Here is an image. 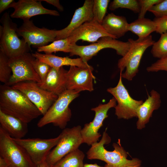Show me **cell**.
<instances>
[{
	"instance_id": "cell-1",
	"label": "cell",
	"mask_w": 167,
	"mask_h": 167,
	"mask_svg": "<svg viewBox=\"0 0 167 167\" xmlns=\"http://www.w3.org/2000/svg\"><path fill=\"white\" fill-rule=\"evenodd\" d=\"M0 110L28 123L41 113L22 92L11 86H0Z\"/></svg>"
},
{
	"instance_id": "cell-2",
	"label": "cell",
	"mask_w": 167,
	"mask_h": 167,
	"mask_svg": "<svg viewBox=\"0 0 167 167\" xmlns=\"http://www.w3.org/2000/svg\"><path fill=\"white\" fill-rule=\"evenodd\" d=\"M106 129L103 132L101 140L91 145L87 152L88 159L100 160L113 167H139L141 162L139 159H127V153L121 146L120 140L117 143H113V151H109L105 148L104 145L111 141Z\"/></svg>"
},
{
	"instance_id": "cell-3",
	"label": "cell",
	"mask_w": 167,
	"mask_h": 167,
	"mask_svg": "<svg viewBox=\"0 0 167 167\" xmlns=\"http://www.w3.org/2000/svg\"><path fill=\"white\" fill-rule=\"evenodd\" d=\"M0 25V49L10 58L28 53L30 47L17 33L18 28L9 13L5 12L1 17Z\"/></svg>"
},
{
	"instance_id": "cell-4",
	"label": "cell",
	"mask_w": 167,
	"mask_h": 167,
	"mask_svg": "<svg viewBox=\"0 0 167 167\" xmlns=\"http://www.w3.org/2000/svg\"><path fill=\"white\" fill-rule=\"evenodd\" d=\"M79 92L75 90H66L58 96L57 100L38 122V127H41L52 123L61 129L66 128L71 117L69 105L79 96Z\"/></svg>"
},
{
	"instance_id": "cell-5",
	"label": "cell",
	"mask_w": 167,
	"mask_h": 167,
	"mask_svg": "<svg viewBox=\"0 0 167 167\" xmlns=\"http://www.w3.org/2000/svg\"><path fill=\"white\" fill-rule=\"evenodd\" d=\"M131 43L129 49L126 54L120 59L118 66L122 72L125 68L126 70L122 73V78L128 81H131L139 71V67L142 57L146 49L152 46L155 42L151 35L143 39L135 40L128 39Z\"/></svg>"
},
{
	"instance_id": "cell-6",
	"label": "cell",
	"mask_w": 167,
	"mask_h": 167,
	"mask_svg": "<svg viewBox=\"0 0 167 167\" xmlns=\"http://www.w3.org/2000/svg\"><path fill=\"white\" fill-rule=\"evenodd\" d=\"M131 43L128 41L125 42L111 37L105 36L89 45H72L70 56H79L84 62L88 63V61L101 50L106 48L114 49L118 54L123 57L128 52Z\"/></svg>"
},
{
	"instance_id": "cell-7",
	"label": "cell",
	"mask_w": 167,
	"mask_h": 167,
	"mask_svg": "<svg viewBox=\"0 0 167 167\" xmlns=\"http://www.w3.org/2000/svg\"><path fill=\"white\" fill-rule=\"evenodd\" d=\"M0 156L10 167H37L23 148L1 127Z\"/></svg>"
},
{
	"instance_id": "cell-8",
	"label": "cell",
	"mask_w": 167,
	"mask_h": 167,
	"mask_svg": "<svg viewBox=\"0 0 167 167\" xmlns=\"http://www.w3.org/2000/svg\"><path fill=\"white\" fill-rule=\"evenodd\" d=\"M80 125L65 128L60 134V140L48 155L46 161L53 166L69 153L77 149L83 143Z\"/></svg>"
},
{
	"instance_id": "cell-9",
	"label": "cell",
	"mask_w": 167,
	"mask_h": 167,
	"mask_svg": "<svg viewBox=\"0 0 167 167\" xmlns=\"http://www.w3.org/2000/svg\"><path fill=\"white\" fill-rule=\"evenodd\" d=\"M122 72L117 86L108 88L107 91L111 94L118 104L115 108V114L118 119H128L137 117V111L143 103V100H136L130 96L122 81Z\"/></svg>"
},
{
	"instance_id": "cell-10",
	"label": "cell",
	"mask_w": 167,
	"mask_h": 167,
	"mask_svg": "<svg viewBox=\"0 0 167 167\" xmlns=\"http://www.w3.org/2000/svg\"><path fill=\"white\" fill-rule=\"evenodd\" d=\"M61 136L60 134L56 138L49 139H12L23 148L37 166L46 160L51 150L58 144Z\"/></svg>"
},
{
	"instance_id": "cell-11",
	"label": "cell",
	"mask_w": 167,
	"mask_h": 167,
	"mask_svg": "<svg viewBox=\"0 0 167 167\" xmlns=\"http://www.w3.org/2000/svg\"><path fill=\"white\" fill-rule=\"evenodd\" d=\"M24 93L44 115L58 96L39 87L36 82L23 81L11 86Z\"/></svg>"
},
{
	"instance_id": "cell-12",
	"label": "cell",
	"mask_w": 167,
	"mask_h": 167,
	"mask_svg": "<svg viewBox=\"0 0 167 167\" xmlns=\"http://www.w3.org/2000/svg\"><path fill=\"white\" fill-rule=\"evenodd\" d=\"M29 53L17 57L9 58V63L12 74L9 82L6 85L12 86L18 83L32 81L40 83L41 79L34 70L32 60L34 58Z\"/></svg>"
},
{
	"instance_id": "cell-13",
	"label": "cell",
	"mask_w": 167,
	"mask_h": 167,
	"mask_svg": "<svg viewBox=\"0 0 167 167\" xmlns=\"http://www.w3.org/2000/svg\"><path fill=\"white\" fill-rule=\"evenodd\" d=\"M58 30H51L35 26L30 20L23 21L22 25L17 29L18 35L22 36L30 47L38 48L48 45L55 41Z\"/></svg>"
},
{
	"instance_id": "cell-14",
	"label": "cell",
	"mask_w": 167,
	"mask_h": 167,
	"mask_svg": "<svg viewBox=\"0 0 167 167\" xmlns=\"http://www.w3.org/2000/svg\"><path fill=\"white\" fill-rule=\"evenodd\" d=\"M116 101L113 97L107 103L100 104L97 106L92 108L91 110L95 113L94 118L92 121L85 124L81 130L83 143L88 145L98 142L101 136L98 132L103 126L105 119L108 117L107 113L111 108L116 106Z\"/></svg>"
},
{
	"instance_id": "cell-15",
	"label": "cell",
	"mask_w": 167,
	"mask_h": 167,
	"mask_svg": "<svg viewBox=\"0 0 167 167\" xmlns=\"http://www.w3.org/2000/svg\"><path fill=\"white\" fill-rule=\"evenodd\" d=\"M93 67H86L71 66L66 74L67 90L92 92L94 90L93 81L95 79L93 75Z\"/></svg>"
},
{
	"instance_id": "cell-16",
	"label": "cell",
	"mask_w": 167,
	"mask_h": 167,
	"mask_svg": "<svg viewBox=\"0 0 167 167\" xmlns=\"http://www.w3.org/2000/svg\"><path fill=\"white\" fill-rule=\"evenodd\" d=\"M9 8L14 9L13 12L10 15L11 18L21 19L23 21L30 20L32 17L39 15H59L57 11L44 7L40 0H19L13 2Z\"/></svg>"
},
{
	"instance_id": "cell-17",
	"label": "cell",
	"mask_w": 167,
	"mask_h": 167,
	"mask_svg": "<svg viewBox=\"0 0 167 167\" xmlns=\"http://www.w3.org/2000/svg\"><path fill=\"white\" fill-rule=\"evenodd\" d=\"M105 36H109L114 38L106 32L101 24L93 19L92 20L82 25L68 37L72 44L74 45L76 44L79 40L93 43Z\"/></svg>"
},
{
	"instance_id": "cell-18",
	"label": "cell",
	"mask_w": 167,
	"mask_h": 167,
	"mask_svg": "<svg viewBox=\"0 0 167 167\" xmlns=\"http://www.w3.org/2000/svg\"><path fill=\"white\" fill-rule=\"evenodd\" d=\"M94 0H86L83 5L76 9L68 25L59 30L56 40L65 38L85 22L94 19L92 8Z\"/></svg>"
},
{
	"instance_id": "cell-19",
	"label": "cell",
	"mask_w": 167,
	"mask_h": 167,
	"mask_svg": "<svg viewBox=\"0 0 167 167\" xmlns=\"http://www.w3.org/2000/svg\"><path fill=\"white\" fill-rule=\"evenodd\" d=\"M67 71L63 67H51L45 80L37 84L41 88L58 96L67 90Z\"/></svg>"
},
{
	"instance_id": "cell-20",
	"label": "cell",
	"mask_w": 167,
	"mask_h": 167,
	"mask_svg": "<svg viewBox=\"0 0 167 167\" xmlns=\"http://www.w3.org/2000/svg\"><path fill=\"white\" fill-rule=\"evenodd\" d=\"M161 101L160 94L153 89L148 98L139 107L137 111L138 120L136 123L137 128L141 130L145 126L152 117L153 111L159 109Z\"/></svg>"
},
{
	"instance_id": "cell-21",
	"label": "cell",
	"mask_w": 167,
	"mask_h": 167,
	"mask_svg": "<svg viewBox=\"0 0 167 167\" xmlns=\"http://www.w3.org/2000/svg\"><path fill=\"white\" fill-rule=\"evenodd\" d=\"M27 123L0 110V127L12 138L22 139L28 131Z\"/></svg>"
},
{
	"instance_id": "cell-22",
	"label": "cell",
	"mask_w": 167,
	"mask_h": 167,
	"mask_svg": "<svg viewBox=\"0 0 167 167\" xmlns=\"http://www.w3.org/2000/svg\"><path fill=\"white\" fill-rule=\"evenodd\" d=\"M101 24L106 32L116 39L124 36L128 31L129 24L126 18L112 13L105 16Z\"/></svg>"
},
{
	"instance_id": "cell-23",
	"label": "cell",
	"mask_w": 167,
	"mask_h": 167,
	"mask_svg": "<svg viewBox=\"0 0 167 167\" xmlns=\"http://www.w3.org/2000/svg\"><path fill=\"white\" fill-rule=\"evenodd\" d=\"M32 54L35 58L47 63L52 67L60 68L65 66L86 67L90 66L84 62L80 58H71L68 57H60L52 54H42L37 51Z\"/></svg>"
},
{
	"instance_id": "cell-24",
	"label": "cell",
	"mask_w": 167,
	"mask_h": 167,
	"mask_svg": "<svg viewBox=\"0 0 167 167\" xmlns=\"http://www.w3.org/2000/svg\"><path fill=\"white\" fill-rule=\"evenodd\" d=\"M156 24L154 20L145 18H138L129 24L128 31L136 35L138 39L145 38L156 30Z\"/></svg>"
},
{
	"instance_id": "cell-25",
	"label": "cell",
	"mask_w": 167,
	"mask_h": 167,
	"mask_svg": "<svg viewBox=\"0 0 167 167\" xmlns=\"http://www.w3.org/2000/svg\"><path fill=\"white\" fill-rule=\"evenodd\" d=\"M84 156L78 148L66 155L52 167H84Z\"/></svg>"
},
{
	"instance_id": "cell-26",
	"label": "cell",
	"mask_w": 167,
	"mask_h": 167,
	"mask_svg": "<svg viewBox=\"0 0 167 167\" xmlns=\"http://www.w3.org/2000/svg\"><path fill=\"white\" fill-rule=\"evenodd\" d=\"M72 45L68 37L63 39L56 40L47 45L37 48V51L44 52L46 54L61 51L70 53Z\"/></svg>"
},
{
	"instance_id": "cell-27",
	"label": "cell",
	"mask_w": 167,
	"mask_h": 167,
	"mask_svg": "<svg viewBox=\"0 0 167 167\" xmlns=\"http://www.w3.org/2000/svg\"><path fill=\"white\" fill-rule=\"evenodd\" d=\"M9 60V58L0 49V81L5 84L9 82L12 74Z\"/></svg>"
},
{
	"instance_id": "cell-28",
	"label": "cell",
	"mask_w": 167,
	"mask_h": 167,
	"mask_svg": "<svg viewBox=\"0 0 167 167\" xmlns=\"http://www.w3.org/2000/svg\"><path fill=\"white\" fill-rule=\"evenodd\" d=\"M161 35L158 40L152 45L151 51L153 57L159 59L167 56V31Z\"/></svg>"
},
{
	"instance_id": "cell-29",
	"label": "cell",
	"mask_w": 167,
	"mask_h": 167,
	"mask_svg": "<svg viewBox=\"0 0 167 167\" xmlns=\"http://www.w3.org/2000/svg\"><path fill=\"white\" fill-rule=\"evenodd\" d=\"M124 8L129 9L135 13H139L140 7L138 0H114L110 3L109 9L114 11L118 8Z\"/></svg>"
},
{
	"instance_id": "cell-30",
	"label": "cell",
	"mask_w": 167,
	"mask_h": 167,
	"mask_svg": "<svg viewBox=\"0 0 167 167\" xmlns=\"http://www.w3.org/2000/svg\"><path fill=\"white\" fill-rule=\"evenodd\" d=\"M109 0H94L92 11L94 19L101 24L107 12Z\"/></svg>"
},
{
	"instance_id": "cell-31",
	"label": "cell",
	"mask_w": 167,
	"mask_h": 167,
	"mask_svg": "<svg viewBox=\"0 0 167 167\" xmlns=\"http://www.w3.org/2000/svg\"><path fill=\"white\" fill-rule=\"evenodd\" d=\"M32 63L34 70L41 79V82L43 81L51 67L47 63L35 58L32 60Z\"/></svg>"
},
{
	"instance_id": "cell-32",
	"label": "cell",
	"mask_w": 167,
	"mask_h": 167,
	"mask_svg": "<svg viewBox=\"0 0 167 167\" xmlns=\"http://www.w3.org/2000/svg\"><path fill=\"white\" fill-rule=\"evenodd\" d=\"M156 17L159 18L167 16V0H163L160 3L153 6L148 10Z\"/></svg>"
},
{
	"instance_id": "cell-33",
	"label": "cell",
	"mask_w": 167,
	"mask_h": 167,
	"mask_svg": "<svg viewBox=\"0 0 167 167\" xmlns=\"http://www.w3.org/2000/svg\"><path fill=\"white\" fill-rule=\"evenodd\" d=\"M163 0H138L140 9L138 18H144L147 11L153 6L158 4Z\"/></svg>"
},
{
	"instance_id": "cell-34",
	"label": "cell",
	"mask_w": 167,
	"mask_h": 167,
	"mask_svg": "<svg viewBox=\"0 0 167 167\" xmlns=\"http://www.w3.org/2000/svg\"><path fill=\"white\" fill-rule=\"evenodd\" d=\"M148 72H157L159 71H167V56L159 59L146 68Z\"/></svg>"
},
{
	"instance_id": "cell-35",
	"label": "cell",
	"mask_w": 167,
	"mask_h": 167,
	"mask_svg": "<svg viewBox=\"0 0 167 167\" xmlns=\"http://www.w3.org/2000/svg\"><path fill=\"white\" fill-rule=\"evenodd\" d=\"M153 20L156 24V33L161 34L167 31V16L156 18Z\"/></svg>"
},
{
	"instance_id": "cell-36",
	"label": "cell",
	"mask_w": 167,
	"mask_h": 167,
	"mask_svg": "<svg viewBox=\"0 0 167 167\" xmlns=\"http://www.w3.org/2000/svg\"><path fill=\"white\" fill-rule=\"evenodd\" d=\"M14 1V0H0V13L9 8L10 5Z\"/></svg>"
},
{
	"instance_id": "cell-37",
	"label": "cell",
	"mask_w": 167,
	"mask_h": 167,
	"mask_svg": "<svg viewBox=\"0 0 167 167\" xmlns=\"http://www.w3.org/2000/svg\"><path fill=\"white\" fill-rule=\"evenodd\" d=\"M41 1H45L51 4L56 7L60 11H63L64 10L63 7L62 6L58 0H42Z\"/></svg>"
},
{
	"instance_id": "cell-38",
	"label": "cell",
	"mask_w": 167,
	"mask_h": 167,
	"mask_svg": "<svg viewBox=\"0 0 167 167\" xmlns=\"http://www.w3.org/2000/svg\"><path fill=\"white\" fill-rule=\"evenodd\" d=\"M0 167H10L5 159L0 156Z\"/></svg>"
},
{
	"instance_id": "cell-39",
	"label": "cell",
	"mask_w": 167,
	"mask_h": 167,
	"mask_svg": "<svg viewBox=\"0 0 167 167\" xmlns=\"http://www.w3.org/2000/svg\"><path fill=\"white\" fill-rule=\"evenodd\" d=\"M37 167H52V166L49 165L46 160L37 165Z\"/></svg>"
},
{
	"instance_id": "cell-40",
	"label": "cell",
	"mask_w": 167,
	"mask_h": 167,
	"mask_svg": "<svg viewBox=\"0 0 167 167\" xmlns=\"http://www.w3.org/2000/svg\"><path fill=\"white\" fill-rule=\"evenodd\" d=\"M84 167H104L99 166L96 164H85L84 165Z\"/></svg>"
},
{
	"instance_id": "cell-41",
	"label": "cell",
	"mask_w": 167,
	"mask_h": 167,
	"mask_svg": "<svg viewBox=\"0 0 167 167\" xmlns=\"http://www.w3.org/2000/svg\"><path fill=\"white\" fill-rule=\"evenodd\" d=\"M104 167H113L110 165L106 164L105 165Z\"/></svg>"
}]
</instances>
